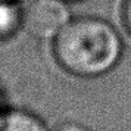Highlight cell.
<instances>
[{
  "label": "cell",
  "instance_id": "obj_1",
  "mask_svg": "<svg viewBox=\"0 0 131 131\" xmlns=\"http://www.w3.org/2000/svg\"><path fill=\"white\" fill-rule=\"evenodd\" d=\"M118 31L107 21L80 16L53 38V56L58 65L71 75L96 78L113 69L122 56Z\"/></svg>",
  "mask_w": 131,
  "mask_h": 131
},
{
  "label": "cell",
  "instance_id": "obj_2",
  "mask_svg": "<svg viewBox=\"0 0 131 131\" xmlns=\"http://www.w3.org/2000/svg\"><path fill=\"white\" fill-rule=\"evenodd\" d=\"M69 19L65 0H27L22 6V28L40 40H53Z\"/></svg>",
  "mask_w": 131,
  "mask_h": 131
},
{
  "label": "cell",
  "instance_id": "obj_3",
  "mask_svg": "<svg viewBox=\"0 0 131 131\" xmlns=\"http://www.w3.org/2000/svg\"><path fill=\"white\" fill-rule=\"evenodd\" d=\"M0 131H49L46 124L37 115L22 111L9 109L0 112Z\"/></svg>",
  "mask_w": 131,
  "mask_h": 131
},
{
  "label": "cell",
  "instance_id": "obj_4",
  "mask_svg": "<svg viewBox=\"0 0 131 131\" xmlns=\"http://www.w3.org/2000/svg\"><path fill=\"white\" fill-rule=\"evenodd\" d=\"M22 28V7L18 2L0 0V40H7Z\"/></svg>",
  "mask_w": 131,
  "mask_h": 131
},
{
  "label": "cell",
  "instance_id": "obj_5",
  "mask_svg": "<svg viewBox=\"0 0 131 131\" xmlns=\"http://www.w3.org/2000/svg\"><path fill=\"white\" fill-rule=\"evenodd\" d=\"M122 22H124L125 30L131 34V0H124L122 5Z\"/></svg>",
  "mask_w": 131,
  "mask_h": 131
},
{
  "label": "cell",
  "instance_id": "obj_6",
  "mask_svg": "<svg viewBox=\"0 0 131 131\" xmlns=\"http://www.w3.org/2000/svg\"><path fill=\"white\" fill-rule=\"evenodd\" d=\"M54 131H90L81 124H75V122H65V124L59 125Z\"/></svg>",
  "mask_w": 131,
  "mask_h": 131
},
{
  "label": "cell",
  "instance_id": "obj_7",
  "mask_svg": "<svg viewBox=\"0 0 131 131\" xmlns=\"http://www.w3.org/2000/svg\"><path fill=\"white\" fill-rule=\"evenodd\" d=\"M9 2H19V0H9Z\"/></svg>",
  "mask_w": 131,
  "mask_h": 131
},
{
  "label": "cell",
  "instance_id": "obj_8",
  "mask_svg": "<svg viewBox=\"0 0 131 131\" xmlns=\"http://www.w3.org/2000/svg\"><path fill=\"white\" fill-rule=\"evenodd\" d=\"M65 2H72V0H65Z\"/></svg>",
  "mask_w": 131,
  "mask_h": 131
}]
</instances>
